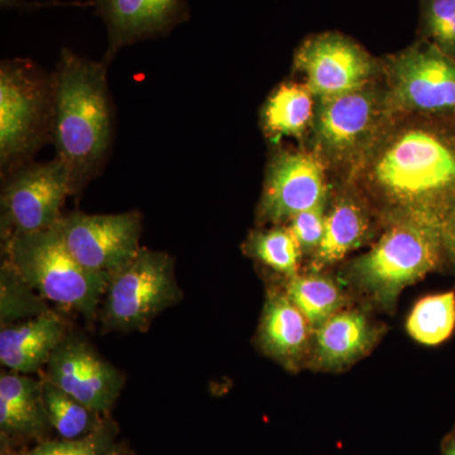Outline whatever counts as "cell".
I'll return each mask as SVG.
<instances>
[{"label":"cell","mask_w":455,"mask_h":455,"mask_svg":"<svg viewBox=\"0 0 455 455\" xmlns=\"http://www.w3.org/2000/svg\"><path fill=\"white\" fill-rule=\"evenodd\" d=\"M110 455H121V454H118V453H116V451H113V453Z\"/></svg>","instance_id":"cell-30"},{"label":"cell","mask_w":455,"mask_h":455,"mask_svg":"<svg viewBox=\"0 0 455 455\" xmlns=\"http://www.w3.org/2000/svg\"><path fill=\"white\" fill-rule=\"evenodd\" d=\"M317 99L304 83L286 82L269 94L260 109V127L271 142L284 137L307 140L314 118Z\"/></svg>","instance_id":"cell-19"},{"label":"cell","mask_w":455,"mask_h":455,"mask_svg":"<svg viewBox=\"0 0 455 455\" xmlns=\"http://www.w3.org/2000/svg\"><path fill=\"white\" fill-rule=\"evenodd\" d=\"M180 296L172 259L140 247L136 257L110 277L103 299L104 324L124 331L145 329Z\"/></svg>","instance_id":"cell-8"},{"label":"cell","mask_w":455,"mask_h":455,"mask_svg":"<svg viewBox=\"0 0 455 455\" xmlns=\"http://www.w3.org/2000/svg\"><path fill=\"white\" fill-rule=\"evenodd\" d=\"M420 33L455 60V0H420Z\"/></svg>","instance_id":"cell-25"},{"label":"cell","mask_w":455,"mask_h":455,"mask_svg":"<svg viewBox=\"0 0 455 455\" xmlns=\"http://www.w3.org/2000/svg\"><path fill=\"white\" fill-rule=\"evenodd\" d=\"M381 232L379 220L355 188L347 184H331L324 238L307 269L326 271L350 252L370 244Z\"/></svg>","instance_id":"cell-16"},{"label":"cell","mask_w":455,"mask_h":455,"mask_svg":"<svg viewBox=\"0 0 455 455\" xmlns=\"http://www.w3.org/2000/svg\"><path fill=\"white\" fill-rule=\"evenodd\" d=\"M370 311L363 305L352 304L316 328L307 368L341 372L367 357L387 331Z\"/></svg>","instance_id":"cell-14"},{"label":"cell","mask_w":455,"mask_h":455,"mask_svg":"<svg viewBox=\"0 0 455 455\" xmlns=\"http://www.w3.org/2000/svg\"><path fill=\"white\" fill-rule=\"evenodd\" d=\"M326 208L328 203L320 204L295 215L286 224L295 236L304 259H310L322 244L325 235Z\"/></svg>","instance_id":"cell-27"},{"label":"cell","mask_w":455,"mask_h":455,"mask_svg":"<svg viewBox=\"0 0 455 455\" xmlns=\"http://www.w3.org/2000/svg\"><path fill=\"white\" fill-rule=\"evenodd\" d=\"M42 398L51 427L61 439L84 438L99 427L97 412L92 411L49 381L42 382Z\"/></svg>","instance_id":"cell-24"},{"label":"cell","mask_w":455,"mask_h":455,"mask_svg":"<svg viewBox=\"0 0 455 455\" xmlns=\"http://www.w3.org/2000/svg\"><path fill=\"white\" fill-rule=\"evenodd\" d=\"M433 272L454 274L444 242L424 228H385L366 253L344 263L337 275L353 300L394 314L406 287Z\"/></svg>","instance_id":"cell-3"},{"label":"cell","mask_w":455,"mask_h":455,"mask_svg":"<svg viewBox=\"0 0 455 455\" xmlns=\"http://www.w3.org/2000/svg\"><path fill=\"white\" fill-rule=\"evenodd\" d=\"M407 333L427 347L445 343L455 331V290L433 293L416 302L406 322Z\"/></svg>","instance_id":"cell-23"},{"label":"cell","mask_w":455,"mask_h":455,"mask_svg":"<svg viewBox=\"0 0 455 455\" xmlns=\"http://www.w3.org/2000/svg\"><path fill=\"white\" fill-rule=\"evenodd\" d=\"M66 338V323L47 310L22 324L0 331V362L12 372L29 374L49 363L51 355Z\"/></svg>","instance_id":"cell-18"},{"label":"cell","mask_w":455,"mask_h":455,"mask_svg":"<svg viewBox=\"0 0 455 455\" xmlns=\"http://www.w3.org/2000/svg\"><path fill=\"white\" fill-rule=\"evenodd\" d=\"M92 5L107 27V65L123 47L166 36L190 18L187 0H92Z\"/></svg>","instance_id":"cell-15"},{"label":"cell","mask_w":455,"mask_h":455,"mask_svg":"<svg viewBox=\"0 0 455 455\" xmlns=\"http://www.w3.org/2000/svg\"><path fill=\"white\" fill-rule=\"evenodd\" d=\"M112 436L104 425H99L84 438L50 440L41 443L27 455H110Z\"/></svg>","instance_id":"cell-26"},{"label":"cell","mask_w":455,"mask_h":455,"mask_svg":"<svg viewBox=\"0 0 455 455\" xmlns=\"http://www.w3.org/2000/svg\"><path fill=\"white\" fill-rule=\"evenodd\" d=\"M46 381L70 395L97 414H104L118 398L123 377L85 341L64 339L47 363Z\"/></svg>","instance_id":"cell-13"},{"label":"cell","mask_w":455,"mask_h":455,"mask_svg":"<svg viewBox=\"0 0 455 455\" xmlns=\"http://www.w3.org/2000/svg\"><path fill=\"white\" fill-rule=\"evenodd\" d=\"M381 64L392 114L455 118V60L435 44L421 38Z\"/></svg>","instance_id":"cell-7"},{"label":"cell","mask_w":455,"mask_h":455,"mask_svg":"<svg viewBox=\"0 0 455 455\" xmlns=\"http://www.w3.org/2000/svg\"><path fill=\"white\" fill-rule=\"evenodd\" d=\"M70 194V173L59 158L14 171L2 193L3 238L8 241L55 226Z\"/></svg>","instance_id":"cell-11"},{"label":"cell","mask_w":455,"mask_h":455,"mask_svg":"<svg viewBox=\"0 0 455 455\" xmlns=\"http://www.w3.org/2000/svg\"><path fill=\"white\" fill-rule=\"evenodd\" d=\"M243 251L251 259L281 275L283 280L295 277L301 272L304 257L286 224L254 230L244 242Z\"/></svg>","instance_id":"cell-22"},{"label":"cell","mask_w":455,"mask_h":455,"mask_svg":"<svg viewBox=\"0 0 455 455\" xmlns=\"http://www.w3.org/2000/svg\"><path fill=\"white\" fill-rule=\"evenodd\" d=\"M313 338V326L284 290H271L257 331V344L263 355L290 372H299L309 367Z\"/></svg>","instance_id":"cell-17"},{"label":"cell","mask_w":455,"mask_h":455,"mask_svg":"<svg viewBox=\"0 0 455 455\" xmlns=\"http://www.w3.org/2000/svg\"><path fill=\"white\" fill-rule=\"evenodd\" d=\"M293 68L316 99L346 94L382 76L381 60L339 32L309 36L296 50Z\"/></svg>","instance_id":"cell-10"},{"label":"cell","mask_w":455,"mask_h":455,"mask_svg":"<svg viewBox=\"0 0 455 455\" xmlns=\"http://www.w3.org/2000/svg\"><path fill=\"white\" fill-rule=\"evenodd\" d=\"M55 80L35 62L8 60L0 68V164L5 176L25 166L52 139Z\"/></svg>","instance_id":"cell-6"},{"label":"cell","mask_w":455,"mask_h":455,"mask_svg":"<svg viewBox=\"0 0 455 455\" xmlns=\"http://www.w3.org/2000/svg\"><path fill=\"white\" fill-rule=\"evenodd\" d=\"M7 262L27 286L59 307L92 319L110 277L84 267L68 252L57 223L5 241Z\"/></svg>","instance_id":"cell-5"},{"label":"cell","mask_w":455,"mask_h":455,"mask_svg":"<svg viewBox=\"0 0 455 455\" xmlns=\"http://www.w3.org/2000/svg\"><path fill=\"white\" fill-rule=\"evenodd\" d=\"M331 184L324 163L307 146L272 156L257 208L259 226H283L295 215L328 203Z\"/></svg>","instance_id":"cell-9"},{"label":"cell","mask_w":455,"mask_h":455,"mask_svg":"<svg viewBox=\"0 0 455 455\" xmlns=\"http://www.w3.org/2000/svg\"><path fill=\"white\" fill-rule=\"evenodd\" d=\"M107 64L62 50L55 80L52 140L56 158L70 173L73 194L106 163L113 134Z\"/></svg>","instance_id":"cell-2"},{"label":"cell","mask_w":455,"mask_h":455,"mask_svg":"<svg viewBox=\"0 0 455 455\" xmlns=\"http://www.w3.org/2000/svg\"><path fill=\"white\" fill-rule=\"evenodd\" d=\"M2 455H20V454H18V453H9V451H7V453H3Z\"/></svg>","instance_id":"cell-29"},{"label":"cell","mask_w":455,"mask_h":455,"mask_svg":"<svg viewBox=\"0 0 455 455\" xmlns=\"http://www.w3.org/2000/svg\"><path fill=\"white\" fill-rule=\"evenodd\" d=\"M42 383L26 374L0 376V430L3 435H40L50 427Z\"/></svg>","instance_id":"cell-20"},{"label":"cell","mask_w":455,"mask_h":455,"mask_svg":"<svg viewBox=\"0 0 455 455\" xmlns=\"http://www.w3.org/2000/svg\"><path fill=\"white\" fill-rule=\"evenodd\" d=\"M283 290L314 331L355 301L339 277L326 271L305 269L295 277L284 280Z\"/></svg>","instance_id":"cell-21"},{"label":"cell","mask_w":455,"mask_h":455,"mask_svg":"<svg viewBox=\"0 0 455 455\" xmlns=\"http://www.w3.org/2000/svg\"><path fill=\"white\" fill-rule=\"evenodd\" d=\"M68 252L84 267L112 277L140 250L142 217L139 212L121 214L74 212L57 221Z\"/></svg>","instance_id":"cell-12"},{"label":"cell","mask_w":455,"mask_h":455,"mask_svg":"<svg viewBox=\"0 0 455 455\" xmlns=\"http://www.w3.org/2000/svg\"><path fill=\"white\" fill-rule=\"evenodd\" d=\"M440 455H455V427L443 438Z\"/></svg>","instance_id":"cell-28"},{"label":"cell","mask_w":455,"mask_h":455,"mask_svg":"<svg viewBox=\"0 0 455 455\" xmlns=\"http://www.w3.org/2000/svg\"><path fill=\"white\" fill-rule=\"evenodd\" d=\"M343 184L382 230L409 224L438 235L455 275V118L394 114Z\"/></svg>","instance_id":"cell-1"},{"label":"cell","mask_w":455,"mask_h":455,"mask_svg":"<svg viewBox=\"0 0 455 455\" xmlns=\"http://www.w3.org/2000/svg\"><path fill=\"white\" fill-rule=\"evenodd\" d=\"M392 116L382 76L346 94L317 99L307 147L324 163L334 184H343Z\"/></svg>","instance_id":"cell-4"}]
</instances>
